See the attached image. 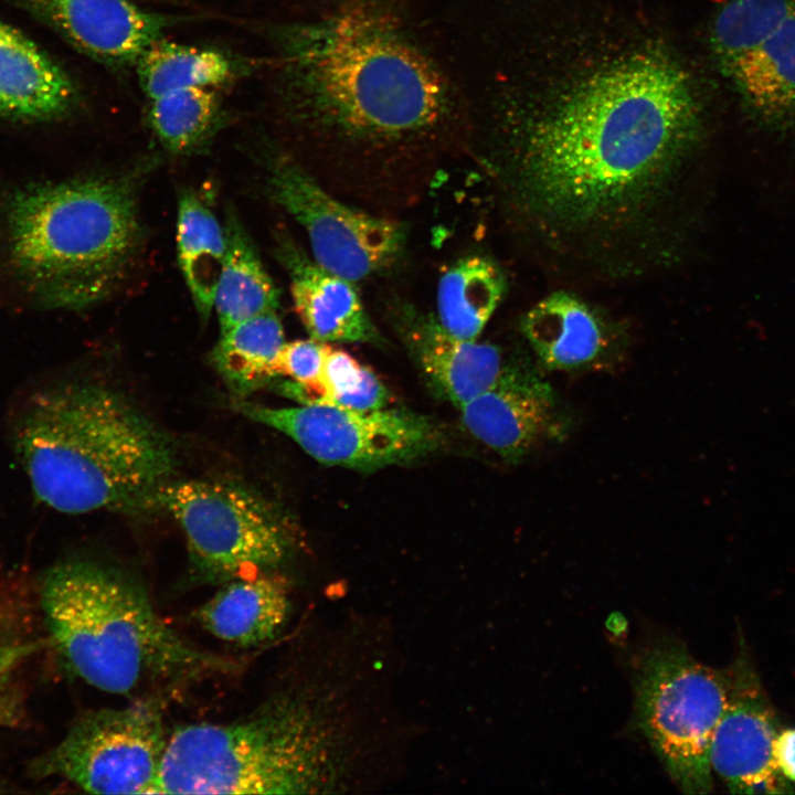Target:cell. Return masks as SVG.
I'll use <instances>...</instances> for the list:
<instances>
[{"label":"cell","instance_id":"cell-1","mask_svg":"<svg viewBox=\"0 0 795 795\" xmlns=\"http://www.w3.org/2000/svg\"><path fill=\"white\" fill-rule=\"evenodd\" d=\"M463 93L468 152L539 254L611 278L680 261L706 114L692 76L666 47L606 50L540 91L495 63Z\"/></svg>","mask_w":795,"mask_h":795},{"label":"cell","instance_id":"cell-2","mask_svg":"<svg viewBox=\"0 0 795 795\" xmlns=\"http://www.w3.org/2000/svg\"><path fill=\"white\" fill-rule=\"evenodd\" d=\"M401 0H324L267 35L277 118L328 190L377 206L411 203L467 152L460 89Z\"/></svg>","mask_w":795,"mask_h":795},{"label":"cell","instance_id":"cell-3","mask_svg":"<svg viewBox=\"0 0 795 795\" xmlns=\"http://www.w3.org/2000/svg\"><path fill=\"white\" fill-rule=\"evenodd\" d=\"M141 245L134 182L39 179L0 188V293L41 310H83L109 297Z\"/></svg>","mask_w":795,"mask_h":795},{"label":"cell","instance_id":"cell-4","mask_svg":"<svg viewBox=\"0 0 795 795\" xmlns=\"http://www.w3.org/2000/svg\"><path fill=\"white\" fill-rule=\"evenodd\" d=\"M13 443L36 497L66 513L148 507L176 463L168 437L139 409L88 383L38 393Z\"/></svg>","mask_w":795,"mask_h":795},{"label":"cell","instance_id":"cell-5","mask_svg":"<svg viewBox=\"0 0 795 795\" xmlns=\"http://www.w3.org/2000/svg\"><path fill=\"white\" fill-rule=\"evenodd\" d=\"M41 604L67 665L106 692L128 695L149 683L235 667L167 625L134 579L94 561L53 566L44 576Z\"/></svg>","mask_w":795,"mask_h":795},{"label":"cell","instance_id":"cell-6","mask_svg":"<svg viewBox=\"0 0 795 795\" xmlns=\"http://www.w3.org/2000/svg\"><path fill=\"white\" fill-rule=\"evenodd\" d=\"M326 775L300 691L283 692L230 723L169 734L157 794L324 792Z\"/></svg>","mask_w":795,"mask_h":795},{"label":"cell","instance_id":"cell-7","mask_svg":"<svg viewBox=\"0 0 795 795\" xmlns=\"http://www.w3.org/2000/svg\"><path fill=\"white\" fill-rule=\"evenodd\" d=\"M635 692L638 725L671 780L687 794L710 793L711 744L728 699V670L660 642L642 655Z\"/></svg>","mask_w":795,"mask_h":795},{"label":"cell","instance_id":"cell-8","mask_svg":"<svg viewBox=\"0 0 795 795\" xmlns=\"http://www.w3.org/2000/svg\"><path fill=\"white\" fill-rule=\"evenodd\" d=\"M180 524L194 576L222 584L274 571L292 553L293 537L273 508L241 486L214 480L166 483L150 499Z\"/></svg>","mask_w":795,"mask_h":795},{"label":"cell","instance_id":"cell-9","mask_svg":"<svg viewBox=\"0 0 795 795\" xmlns=\"http://www.w3.org/2000/svg\"><path fill=\"white\" fill-rule=\"evenodd\" d=\"M263 161L266 193L305 231L319 266L356 283L398 262L406 239L401 223L346 203L287 150L271 146Z\"/></svg>","mask_w":795,"mask_h":795},{"label":"cell","instance_id":"cell-10","mask_svg":"<svg viewBox=\"0 0 795 795\" xmlns=\"http://www.w3.org/2000/svg\"><path fill=\"white\" fill-rule=\"evenodd\" d=\"M168 738L150 703L100 709L80 718L32 771L93 794H157Z\"/></svg>","mask_w":795,"mask_h":795},{"label":"cell","instance_id":"cell-11","mask_svg":"<svg viewBox=\"0 0 795 795\" xmlns=\"http://www.w3.org/2000/svg\"><path fill=\"white\" fill-rule=\"evenodd\" d=\"M237 406L253 421L290 437L325 465L381 468L422 457L439 442L427 418L399 409L362 412L329 403L269 407L239 402Z\"/></svg>","mask_w":795,"mask_h":795},{"label":"cell","instance_id":"cell-12","mask_svg":"<svg viewBox=\"0 0 795 795\" xmlns=\"http://www.w3.org/2000/svg\"><path fill=\"white\" fill-rule=\"evenodd\" d=\"M728 674V699L711 744L712 771L731 793L791 792L772 754L778 733L777 717L745 653L739 655Z\"/></svg>","mask_w":795,"mask_h":795},{"label":"cell","instance_id":"cell-13","mask_svg":"<svg viewBox=\"0 0 795 795\" xmlns=\"http://www.w3.org/2000/svg\"><path fill=\"white\" fill-rule=\"evenodd\" d=\"M459 410L468 432L510 462L558 439L566 427L550 384L520 362H508L487 390Z\"/></svg>","mask_w":795,"mask_h":795},{"label":"cell","instance_id":"cell-14","mask_svg":"<svg viewBox=\"0 0 795 795\" xmlns=\"http://www.w3.org/2000/svg\"><path fill=\"white\" fill-rule=\"evenodd\" d=\"M92 60L134 67L141 54L182 18L131 0H13Z\"/></svg>","mask_w":795,"mask_h":795},{"label":"cell","instance_id":"cell-15","mask_svg":"<svg viewBox=\"0 0 795 795\" xmlns=\"http://www.w3.org/2000/svg\"><path fill=\"white\" fill-rule=\"evenodd\" d=\"M391 309L393 324L426 380L457 407L487 390L508 363L496 344L456 338L436 318L409 304L396 303Z\"/></svg>","mask_w":795,"mask_h":795},{"label":"cell","instance_id":"cell-16","mask_svg":"<svg viewBox=\"0 0 795 795\" xmlns=\"http://www.w3.org/2000/svg\"><path fill=\"white\" fill-rule=\"evenodd\" d=\"M81 100L68 73L0 19V117L22 124L57 121L76 112Z\"/></svg>","mask_w":795,"mask_h":795},{"label":"cell","instance_id":"cell-17","mask_svg":"<svg viewBox=\"0 0 795 795\" xmlns=\"http://www.w3.org/2000/svg\"><path fill=\"white\" fill-rule=\"evenodd\" d=\"M277 256L290 278L295 310L312 339L322 342H372L378 338L352 282L332 274L286 236Z\"/></svg>","mask_w":795,"mask_h":795},{"label":"cell","instance_id":"cell-18","mask_svg":"<svg viewBox=\"0 0 795 795\" xmlns=\"http://www.w3.org/2000/svg\"><path fill=\"white\" fill-rule=\"evenodd\" d=\"M521 332L548 370L602 367L617 344V336L598 312L568 292H554L538 301L522 317Z\"/></svg>","mask_w":795,"mask_h":795},{"label":"cell","instance_id":"cell-19","mask_svg":"<svg viewBox=\"0 0 795 795\" xmlns=\"http://www.w3.org/2000/svg\"><path fill=\"white\" fill-rule=\"evenodd\" d=\"M290 611L287 582L271 571L222 583L195 611L194 618L215 638L247 648L274 639Z\"/></svg>","mask_w":795,"mask_h":795},{"label":"cell","instance_id":"cell-20","mask_svg":"<svg viewBox=\"0 0 795 795\" xmlns=\"http://www.w3.org/2000/svg\"><path fill=\"white\" fill-rule=\"evenodd\" d=\"M722 72L757 126L771 131L795 126V11Z\"/></svg>","mask_w":795,"mask_h":795},{"label":"cell","instance_id":"cell-21","mask_svg":"<svg viewBox=\"0 0 795 795\" xmlns=\"http://www.w3.org/2000/svg\"><path fill=\"white\" fill-rule=\"evenodd\" d=\"M250 63L227 52L171 42L165 38L150 45L134 68L148 99L186 88L221 91L242 78Z\"/></svg>","mask_w":795,"mask_h":795},{"label":"cell","instance_id":"cell-22","mask_svg":"<svg viewBox=\"0 0 795 795\" xmlns=\"http://www.w3.org/2000/svg\"><path fill=\"white\" fill-rule=\"evenodd\" d=\"M177 252L195 309L206 320L224 265L226 239L214 212L195 192H186L179 200Z\"/></svg>","mask_w":795,"mask_h":795},{"label":"cell","instance_id":"cell-23","mask_svg":"<svg viewBox=\"0 0 795 795\" xmlns=\"http://www.w3.org/2000/svg\"><path fill=\"white\" fill-rule=\"evenodd\" d=\"M505 290L501 271L486 256L459 258L437 286V321L449 335L477 340Z\"/></svg>","mask_w":795,"mask_h":795},{"label":"cell","instance_id":"cell-24","mask_svg":"<svg viewBox=\"0 0 795 795\" xmlns=\"http://www.w3.org/2000/svg\"><path fill=\"white\" fill-rule=\"evenodd\" d=\"M224 231L226 253L213 304L221 331L278 306V290L232 212Z\"/></svg>","mask_w":795,"mask_h":795},{"label":"cell","instance_id":"cell-25","mask_svg":"<svg viewBox=\"0 0 795 795\" xmlns=\"http://www.w3.org/2000/svg\"><path fill=\"white\" fill-rule=\"evenodd\" d=\"M284 344L283 325L271 310L221 331L212 361L227 385L244 395L276 377V360Z\"/></svg>","mask_w":795,"mask_h":795},{"label":"cell","instance_id":"cell-26","mask_svg":"<svg viewBox=\"0 0 795 795\" xmlns=\"http://www.w3.org/2000/svg\"><path fill=\"white\" fill-rule=\"evenodd\" d=\"M148 119L159 142L188 153L206 141L222 118L220 91L186 88L148 99Z\"/></svg>","mask_w":795,"mask_h":795},{"label":"cell","instance_id":"cell-27","mask_svg":"<svg viewBox=\"0 0 795 795\" xmlns=\"http://www.w3.org/2000/svg\"><path fill=\"white\" fill-rule=\"evenodd\" d=\"M794 11L795 0H724L710 30L721 71L755 49Z\"/></svg>","mask_w":795,"mask_h":795},{"label":"cell","instance_id":"cell-28","mask_svg":"<svg viewBox=\"0 0 795 795\" xmlns=\"http://www.w3.org/2000/svg\"><path fill=\"white\" fill-rule=\"evenodd\" d=\"M328 346L312 338L285 342L275 369L276 375L293 380L284 386L288 395L298 398L303 403L320 401V377Z\"/></svg>","mask_w":795,"mask_h":795},{"label":"cell","instance_id":"cell-29","mask_svg":"<svg viewBox=\"0 0 795 795\" xmlns=\"http://www.w3.org/2000/svg\"><path fill=\"white\" fill-rule=\"evenodd\" d=\"M363 367L348 352L328 346L320 377L321 399L317 403H332L353 388L361 378Z\"/></svg>","mask_w":795,"mask_h":795},{"label":"cell","instance_id":"cell-30","mask_svg":"<svg viewBox=\"0 0 795 795\" xmlns=\"http://www.w3.org/2000/svg\"><path fill=\"white\" fill-rule=\"evenodd\" d=\"M388 401L389 394L383 383L373 371L363 367L359 382L329 404L369 412L386 407Z\"/></svg>","mask_w":795,"mask_h":795},{"label":"cell","instance_id":"cell-31","mask_svg":"<svg viewBox=\"0 0 795 795\" xmlns=\"http://www.w3.org/2000/svg\"><path fill=\"white\" fill-rule=\"evenodd\" d=\"M772 754L780 774L795 783V729L778 731Z\"/></svg>","mask_w":795,"mask_h":795},{"label":"cell","instance_id":"cell-32","mask_svg":"<svg viewBox=\"0 0 795 795\" xmlns=\"http://www.w3.org/2000/svg\"><path fill=\"white\" fill-rule=\"evenodd\" d=\"M35 644L0 646V675L39 648Z\"/></svg>","mask_w":795,"mask_h":795}]
</instances>
